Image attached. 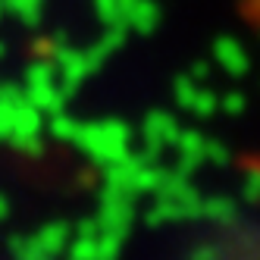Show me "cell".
<instances>
[{
	"instance_id": "cell-9",
	"label": "cell",
	"mask_w": 260,
	"mask_h": 260,
	"mask_svg": "<svg viewBox=\"0 0 260 260\" xmlns=\"http://www.w3.org/2000/svg\"><path fill=\"white\" fill-rule=\"evenodd\" d=\"M125 25H128V31H135V35H154V28L160 25L157 0H135L132 10H128Z\"/></svg>"
},
{
	"instance_id": "cell-18",
	"label": "cell",
	"mask_w": 260,
	"mask_h": 260,
	"mask_svg": "<svg viewBox=\"0 0 260 260\" xmlns=\"http://www.w3.org/2000/svg\"><path fill=\"white\" fill-rule=\"evenodd\" d=\"M204 151H207V160H210V163H216V166L229 163V151H226L222 144H216V141H207V147H204Z\"/></svg>"
},
{
	"instance_id": "cell-13",
	"label": "cell",
	"mask_w": 260,
	"mask_h": 260,
	"mask_svg": "<svg viewBox=\"0 0 260 260\" xmlns=\"http://www.w3.org/2000/svg\"><path fill=\"white\" fill-rule=\"evenodd\" d=\"M4 7H7V13H13L19 22H25V25H38L44 0H4Z\"/></svg>"
},
{
	"instance_id": "cell-3",
	"label": "cell",
	"mask_w": 260,
	"mask_h": 260,
	"mask_svg": "<svg viewBox=\"0 0 260 260\" xmlns=\"http://www.w3.org/2000/svg\"><path fill=\"white\" fill-rule=\"evenodd\" d=\"M79 151L98 166H110L119 157L132 151V128L122 119H101V122H82L76 141Z\"/></svg>"
},
{
	"instance_id": "cell-16",
	"label": "cell",
	"mask_w": 260,
	"mask_h": 260,
	"mask_svg": "<svg viewBox=\"0 0 260 260\" xmlns=\"http://www.w3.org/2000/svg\"><path fill=\"white\" fill-rule=\"evenodd\" d=\"M213 110H216V98H213V91L198 88V94H194V101H191V107H188V113H194V116H210Z\"/></svg>"
},
{
	"instance_id": "cell-8",
	"label": "cell",
	"mask_w": 260,
	"mask_h": 260,
	"mask_svg": "<svg viewBox=\"0 0 260 260\" xmlns=\"http://www.w3.org/2000/svg\"><path fill=\"white\" fill-rule=\"evenodd\" d=\"M207 141L201 138V132H194V128H182L179 132V141H176V170L185 173V176H191L194 170H201V163H207Z\"/></svg>"
},
{
	"instance_id": "cell-20",
	"label": "cell",
	"mask_w": 260,
	"mask_h": 260,
	"mask_svg": "<svg viewBox=\"0 0 260 260\" xmlns=\"http://www.w3.org/2000/svg\"><path fill=\"white\" fill-rule=\"evenodd\" d=\"M222 107H226L229 113H238V110H241V98H238V94H229L226 101H222Z\"/></svg>"
},
{
	"instance_id": "cell-24",
	"label": "cell",
	"mask_w": 260,
	"mask_h": 260,
	"mask_svg": "<svg viewBox=\"0 0 260 260\" xmlns=\"http://www.w3.org/2000/svg\"><path fill=\"white\" fill-rule=\"evenodd\" d=\"M0 57H7V44L4 41H0Z\"/></svg>"
},
{
	"instance_id": "cell-15",
	"label": "cell",
	"mask_w": 260,
	"mask_h": 260,
	"mask_svg": "<svg viewBox=\"0 0 260 260\" xmlns=\"http://www.w3.org/2000/svg\"><path fill=\"white\" fill-rule=\"evenodd\" d=\"M198 88H201V82H198V79H191L188 72H185V76H179V79L173 82L176 104H179L182 110H188V107H191V101H194V94H198Z\"/></svg>"
},
{
	"instance_id": "cell-6",
	"label": "cell",
	"mask_w": 260,
	"mask_h": 260,
	"mask_svg": "<svg viewBox=\"0 0 260 260\" xmlns=\"http://www.w3.org/2000/svg\"><path fill=\"white\" fill-rule=\"evenodd\" d=\"M179 132L182 128H179L176 116L163 113V110H151L141 122V141H144L147 151H154V154H160L163 147H176Z\"/></svg>"
},
{
	"instance_id": "cell-22",
	"label": "cell",
	"mask_w": 260,
	"mask_h": 260,
	"mask_svg": "<svg viewBox=\"0 0 260 260\" xmlns=\"http://www.w3.org/2000/svg\"><path fill=\"white\" fill-rule=\"evenodd\" d=\"M7 210H10V204H7L4 194H0V219H7Z\"/></svg>"
},
{
	"instance_id": "cell-10",
	"label": "cell",
	"mask_w": 260,
	"mask_h": 260,
	"mask_svg": "<svg viewBox=\"0 0 260 260\" xmlns=\"http://www.w3.org/2000/svg\"><path fill=\"white\" fill-rule=\"evenodd\" d=\"M213 57H216V63L226 69V72H232V76H241V72L248 69L245 50H241V44L232 41V38H219L216 47H213Z\"/></svg>"
},
{
	"instance_id": "cell-14",
	"label": "cell",
	"mask_w": 260,
	"mask_h": 260,
	"mask_svg": "<svg viewBox=\"0 0 260 260\" xmlns=\"http://www.w3.org/2000/svg\"><path fill=\"white\" fill-rule=\"evenodd\" d=\"M79 119L76 116H69L66 110L57 116H50V135L57 138V141H76V132H79Z\"/></svg>"
},
{
	"instance_id": "cell-12",
	"label": "cell",
	"mask_w": 260,
	"mask_h": 260,
	"mask_svg": "<svg viewBox=\"0 0 260 260\" xmlns=\"http://www.w3.org/2000/svg\"><path fill=\"white\" fill-rule=\"evenodd\" d=\"M201 216L210 222H232L235 219V204L229 198H204Z\"/></svg>"
},
{
	"instance_id": "cell-4",
	"label": "cell",
	"mask_w": 260,
	"mask_h": 260,
	"mask_svg": "<svg viewBox=\"0 0 260 260\" xmlns=\"http://www.w3.org/2000/svg\"><path fill=\"white\" fill-rule=\"evenodd\" d=\"M72 238V229L66 226V222H47V226H41L38 232H16L7 238V251L16 257V260H50L66 251Z\"/></svg>"
},
{
	"instance_id": "cell-7",
	"label": "cell",
	"mask_w": 260,
	"mask_h": 260,
	"mask_svg": "<svg viewBox=\"0 0 260 260\" xmlns=\"http://www.w3.org/2000/svg\"><path fill=\"white\" fill-rule=\"evenodd\" d=\"M22 88H25L28 101H31L35 107H38L44 116H57V113H63V110H66V101H69V94L63 91V85H60L57 79H44V82H25Z\"/></svg>"
},
{
	"instance_id": "cell-1",
	"label": "cell",
	"mask_w": 260,
	"mask_h": 260,
	"mask_svg": "<svg viewBox=\"0 0 260 260\" xmlns=\"http://www.w3.org/2000/svg\"><path fill=\"white\" fill-rule=\"evenodd\" d=\"M201 204L204 198L191 185V176L179 173L176 166L163 173V182L157 188V204L147 210V226H163V222H185V219H201Z\"/></svg>"
},
{
	"instance_id": "cell-5",
	"label": "cell",
	"mask_w": 260,
	"mask_h": 260,
	"mask_svg": "<svg viewBox=\"0 0 260 260\" xmlns=\"http://www.w3.org/2000/svg\"><path fill=\"white\" fill-rule=\"evenodd\" d=\"M98 222L104 232H116L128 238V226L135 219V194L119 191V188H101V207H98Z\"/></svg>"
},
{
	"instance_id": "cell-11",
	"label": "cell",
	"mask_w": 260,
	"mask_h": 260,
	"mask_svg": "<svg viewBox=\"0 0 260 260\" xmlns=\"http://www.w3.org/2000/svg\"><path fill=\"white\" fill-rule=\"evenodd\" d=\"M132 4H135V0H94V16L104 25H125Z\"/></svg>"
},
{
	"instance_id": "cell-17",
	"label": "cell",
	"mask_w": 260,
	"mask_h": 260,
	"mask_svg": "<svg viewBox=\"0 0 260 260\" xmlns=\"http://www.w3.org/2000/svg\"><path fill=\"white\" fill-rule=\"evenodd\" d=\"M241 194L248 201H260V170L254 166L251 173H245V182H241Z\"/></svg>"
},
{
	"instance_id": "cell-21",
	"label": "cell",
	"mask_w": 260,
	"mask_h": 260,
	"mask_svg": "<svg viewBox=\"0 0 260 260\" xmlns=\"http://www.w3.org/2000/svg\"><path fill=\"white\" fill-rule=\"evenodd\" d=\"M188 76H191V79H198V82H201V79H207V63H194Z\"/></svg>"
},
{
	"instance_id": "cell-19",
	"label": "cell",
	"mask_w": 260,
	"mask_h": 260,
	"mask_svg": "<svg viewBox=\"0 0 260 260\" xmlns=\"http://www.w3.org/2000/svg\"><path fill=\"white\" fill-rule=\"evenodd\" d=\"M10 132H13V113H10V107L0 101V141H10Z\"/></svg>"
},
{
	"instance_id": "cell-23",
	"label": "cell",
	"mask_w": 260,
	"mask_h": 260,
	"mask_svg": "<svg viewBox=\"0 0 260 260\" xmlns=\"http://www.w3.org/2000/svg\"><path fill=\"white\" fill-rule=\"evenodd\" d=\"M4 16H7V7H4V0H0V19H4Z\"/></svg>"
},
{
	"instance_id": "cell-2",
	"label": "cell",
	"mask_w": 260,
	"mask_h": 260,
	"mask_svg": "<svg viewBox=\"0 0 260 260\" xmlns=\"http://www.w3.org/2000/svg\"><path fill=\"white\" fill-rule=\"evenodd\" d=\"M0 101L10 107L13 113V132H10V144L25 157H41L44 141H41V128H44V113L35 107L25 94L22 85H10L0 82Z\"/></svg>"
}]
</instances>
